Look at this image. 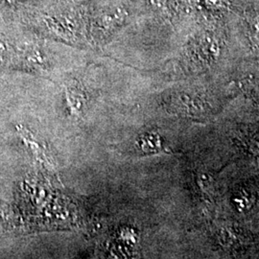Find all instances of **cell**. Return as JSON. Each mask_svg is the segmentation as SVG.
I'll return each instance as SVG.
<instances>
[{
    "label": "cell",
    "mask_w": 259,
    "mask_h": 259,
    "mask_svg": "<svg viewBox=\"0 0 259 259\" xmlns=\"http://www.w3.org/2000/svg\"><path fill=\"white\" fill-rule=\"evenodd\" d=\"M126 11L117 8L113 10L111 13L104 15L102 18V24L105 27H112L114 25H118L126 18Z\"/></svg>",
    "instance_id": "6da1fadb"
},
{
    "label": "cell",
    "mask_w": 259,
    "mask_h": 259,
    "mask_svg": "<svg viewBox=\"0 0 259 259\" xmlns=\"http://www.w3.org/2000/svg\"><path fill=\"white\" fill-rule=\"evenodd\" d=\"M152 5L157 7V8H161L163 5H164V2L165 0H150Z\"/></svg>",
    "instance_id": "7a4b0ae2"
},
{
    "label": "cell",
    "mask_w": 259,
    "mask_h": 259,
    "mask_svg": "<svg viewBox=\"0 0 259 259\" xmlns=\"http://www.w3.org/2000/svg\"><path fill=\"white\" fill-rule=\"evenodd\" d=\"M253 27L255 29L256 33L259 34V15H257V17L253 20Z\"/></svg>",
    "instance_id": "3957f363"
}]
</instances>
